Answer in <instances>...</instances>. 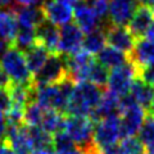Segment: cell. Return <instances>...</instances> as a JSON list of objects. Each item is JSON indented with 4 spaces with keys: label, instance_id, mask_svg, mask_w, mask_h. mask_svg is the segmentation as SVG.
I'll return each mask as SVG.
<instances>
[{
    "label": "cell",
    "instance_id": "obj_1",
    "mask_svg": "<svg viewBox=\"0 0 154 154\" xmlns=\"http://www.w3.org/2000/svg\"><path fill=\"white\" fill-rule=\"evenodd\" d=\"M75 82L71 79H66L54 85H33L32 100L40 104L42 108L66 112L67 105L73 93Z\"/></svg>",
    "mask_w": 154,
    "mask_h": 154
},
{
    "label": "cell",
    "instance_id": "obj_2",
    "mask_svg": "<svg viewBox=\"0 0 154 154\" xmlns=\"http://www.w3.org/2000/svg\"><path fill=\"white\" fill-rule=\"evenodd\" d=\"M102 96H103L102 88L89 82V81L76 84L66 112L69 116L90 117L91 112L99 104Z\"/></svg>",
    "mask_w": 154,
    "mask_h": 154
},
{
    "label": "cell",
    "instance_id": "obj_3",
    "mask_svg": "<svg viewBox=\"0 0 154 154\" xmlns=\"http://www.w3.org/2000/svg\"><path fill=\"white\" fill-rule=\"evenodd\" d=\"M0 66L11 79L12 85H22L28 88L33 86V76L28 69L25 53L18 48H9V50L0 58Z\"/></svg>",
    "mask_w": 154,
    "mask_h": 154
},
{
    "label": "cell",
    "instance_id": "obj_4",
    "mask_svg": "<svg viewBox=\"0 0 154 154\" xmlns=\"http://www.w3.org/2000/svg\"><path fill=\"white\" fill-rule=\"evenodd\" d=\"M94 127V122L91 121L90 117L69 116V117H66L63 131L73 141L76 148L82 149L89 154H96L93 144Z\"/></svg>",
    "mask_w": 154,
    "mask_h": 154
},
{
    "label": "cell",
    "instance_id": "obj_5",
    "mask_svg": "<svg viewBox=\"0 0 154 154\" xmlns=\"http://www.w3.org/2000/svg\"><path fill=\"white\" fill-rule=\"evenodd\" d=\"M145 109L140 107L130 94L121 98L119 119H121V136L131 137L139 132L145 121Z\"/></svg>",
    "mask_w": 154,
    "mask_h": 154
},
{
    "label": "cell",
    "instance_id": "obj_6",
    "mask_svg": "<svg viewBox=\"0 0 154 154\" xmlns=\"http://www.w3.org/2000/svg\"><path fill=\"white\" fill-rule=\"evenodd\" d=\"M139 69L131 60L121 67H117L110 71L108 76V88L112 93L117 94L119 98L130 94L134 81L137 79Z\"/></svg>",
    "mask_w": 154,
    "mask_h": 154
},
{
    "label": "cell",
    "instance_id": "obj_7",
    "mask_svg": "<svg viewBox=\"0 0 154 154\" xmlns=\"http://www.w3.org/2000/svg\"><path fill=\"white\" fill-rule=\"evenodd\" d=\"M68 79L66 57L51 54L42 69L33 77V85H54Z\"/></svg>",
    "mask_w": 154,
    "mask_h": 154
},
{
    "label": "cell",
    "instance_id": "obj_8",
    "mask_svg": "<svg viewBox=\"0 0 154 154\" xmlns=\"http://www.w3.org/2000/svg\"><path fill=\"white\" fill-rule=\"evenodd\" d=\"M119 137H121V119H119V116L108 117L96 122L93 135V144L95 146V150L117 144Z\"/></svg>",
    "mask_w": 154,
    "mask_h": 154
},
{
    "label": "cell",
    "instance_id": "obj_9",
    "mask_svg": "<svg viewBox=\"0 0 154 154\" xmlns=\"http://www.w3.org/2000/svg\"><path fill=\"white\" fill-rule=\"evenodd\" d=\"M94 57L81 50L71 57H66V66H67V75L75 84L85 82L89 81V76L93 66L95 64Z\"/></svg>",
    "mask_w": 154,
    "mask_h": 154
},
{
    "label": "cell",
    "instance_id": "obj_10",
    "mask_svg": "<svg viewBox=\"0 0 154 154\" xmlns=\"http://www.w3.org/2000/svg\"><path fill=\"white\" fill-rule=\"evenodd\" d=\"M84 32L76 23H68L59 30V45L58 53L64 57H71L82 50Z\"/></svg>",
    "mask_w": 154,
    "mask_h": 154
},
{
    "label": "cell",
    "instance_id": "obj_11",
    "mask_svg": "<svg viewBox=\"0 0 154 154\" xmlns=\"http://www.w3.org/2000/svg\"><path fill=\"white\" fill-rule=\"evenodd\" d=\"M104 30L109 46L126 53L127 55L131 54L132 49L135 48V44H136V38L134 37V35L130 32L128 28H126L125 26H116L108 23L104 27Z\"/></svg>",
    "mask_w": 154,
    "mask_h": 154
},
{
    "label": "cell",
    "instance_id": "obj_12",
    "mask_svg": "<svg viewBox=\"0 0 154 154\" xmlns=\"http://www.w3.org/2000/svg\"><path fill=\"white\" fill-rule=\"evenodd\" d=\"M73 16L76 25L81 28V31L84 33H90L100 27L107 26L100 21V18L98 17V14L95 13L94 8L91 7V4L88 0H80L76 4Z\"/></svg>",
    "mask_w": 154,
    "mask_h": 154
},
{
    "label": "cell",
    "instance_id": "obj_13",
    "mask_svg": "<svg viewBox=\"0 0 154 154\" xmlns=\"http://www.w3.org/2000/svg\"><path fill=\"white\" fill-rule=\"evenodd\" d=\"M4 141L16 152V154H32L35 150L26 125L7 126V135Z\"/></svg>",
    "mask_w": 154,
    "mask_h": 154
},
{
    "label": "cell",
    "instance_id": "obj_14",
    "mask_svg": "<svg viewBox=\"0 0 154 154\" xmlns=\"http://www.w3.org/2000/svg\"><path fill=\"white\" fill-rule=\"evenodd\" d=\"M137 7V0H109V23L116 26L128 25Z\"/></svg>",
    "mask_w": 154,
    "mask_h": 154
},
{
    "label": "cell",
    "instance_id": "obj_15",
    "mask_svg": "<svg viewBox=\"0 0 154 154\" xmlns=\"http://www.w3.org/2000/svg\"><path fill=\"white\" fill-rule=\"evenodd\" d=\"M154 23V11L145 4L139 5L136 12L128 22V30L136 40L146 37L149 30Z\"/></svg>",
    "mask_w": 154,
    "mask_h": 154
},
{
    "label": "cell",
    "instance_id": "obj_16",
    "mask_svg": "<svg viewBox=\"0 0 154 154\" xmlns=\"http://www.w3.org/2000/svg\"><path fill=\"white\" fill-rule=\"evenodd\" d=\"M45 19L54 26H66L73 18V9L66 4L57 3L54 0H45L41 5Z\"/></svg>",
    "mask_w": 154,
    "mask_h": 154
},
{
    "label": "cell",
    "instance_id": "obj_17",
    "mask_svg": "<svg viewBox=\"0 0 154 154\" xmlns=\"http://www.w3.org/2000/svg\"><path fill=\"white\" fill-rule=\"evenodd\" d=\"M11 11L16 14L19 28H28V30H37L46 19L42 13V9L38 7H23L16 4Z\"/></svg>",
    "mask_w": 154,
    "mask_h": 154
},
{
    "label": "cell",
    "instance_id": "obj_18",
    "mask_svg": "<svg viewBox=\"0 0 154 154\" xmlns=\"http://www.w3.org/2000/svg\"><path fill=\"white\" fill-rule=\"evenodd\" d=\"M119 105H121V98L117 94L112 93L110 90L103 91V96L99 104L90 114L91 121L99 122L104 118L119 116Z\"/></svg>",
    "mask_w": 154,
    "mask_h": 154
},
{
    "label": "cell",
    "instance_id": "obj_19",
    "mask_svg": "<svg viewBox=\"0 0 154 154\" xmlns=\"http://www.w3.org/2000/svg\"><path fill=\"white\" fill-rule=\"evenodd\" d=\"M128 58L137 69L154 64V40L148 37L137 40Z\"/></svg>",
    "mask_w": 154,
    "mask_h": 154
},
{
    "label": "cell",
    "instance_id": "obj_20",
    "mask_svg": "<svg viewBox=\"0 0 154 154\" xmlns=\"http://www.w3.org/2000/svg\"><path fill=\"white\" fill-rule=\"evenodd\" d=\"M36 40L41 44L50 54H59L58 45H59V30L57 26L45 21L36 30Z\"/></svg>",
    "mask_w": 154,
    "mask_h": 154
},
{
    "label": "cell",
    "instance_id": "obj_21",
    "mask_svg": "<svg viewBox=\"0 0 154 154\" xmlns=\"http://www.w3.org/2000/svg\"><path fill=\"white\" fill-rule=\"evenodd\" d=\"M23 53H25V58H26L28 69H30L33 77L42 69V67L45 66L48 59H49V57L51 55L50 53L41 44H38V42H36L33 46H31L30 49H27Z\"/></svg>",
    "mask_w": 154,
    "mask_h": 154
},
{
    "label": "cell",
    "instance_id": "obj_22",
    "mask_svg": "<svg viewBox=\"0 0 154 154\" xmlns=\"http://www.w3.org/2000/svg\"><path fill=\"white\" fill-rule=\"evenodd\" d=\"M130 95L132 96L134 100L140 107L148 110L154 100V88H152L150 85H148L146 82H144L141 79L137 77L131 86Z\"/></svg>",
    "mask_w": 154,
    "mask_h": 154
},
{
    "label": "cell",
    "instance_id": "obj_23",
    "mask_svg": "<svg viewBox=\"0 0 154 154\" xmlns=\"http://www.w3.org/2000/svg\"><path fill=\"white\" fill-rule=\"evenodd\" d=\"M98 63H100L105 68L114 69L117 67H121L125 63H127L130 60L128 55L126 53H123L118 49H114L112 46H105L104 49L96 55Z\"/></svg>",
    "mask_w": 154,
    "mask_h": 154
},
{
    "label": "cell",
    "instance_id": "obj_24",
    "mask_svg": "<svg viewBox=\"0 0 154 154\" xmlns=\"http://www.w3.org/2000/svg\"><path fill=\"white\" fill-rule=\"evenodd\" d=\"M18 22L17 17L13 13V11H0V37L9 42H14V38L18 32Z\"/></svg>",
    "mask_w": 154,
    "mask_h": 154
},
{
    "label": "cell",
    "instance_id": "obj_25",
    "mask_svg": "<svg viewBox=\"0 0 154 154\" xmlns=\"http://www.w3.org/2000/svg\"><path fill=\"white\" fill-rule=\"evenodd\" d=\"M104 27H100V28H98V30L90 32L85 36L82 50H85L86 53H89V54H91V55H94V54L98 55L99 53L104 49L105 42H107Z\"/></svg>",
    "mask_w": 154,
    "mask_h": 154
},
{
    "label": "cell",
    "instance_id": "obj_26",
    "mask_svg": "<svg viewBox=\"0 0 154 154\" xmlns=\"http://www.w3.org/2000/svg\"><path fill=\"white\" fill-rule=\"evenodd\" d=\"M64 122H66V117L62 112L46 109L44 119H42V123H41L40 127L44 130V131H46L48 134L55 135L58 132L63 131Z\"/></svg>",
    "mask_w": 154,
    "mask_h": 154
},
{
    "label": "cell",
    "instance_id": "obj_27",
    "mask_svg": "<svg viewBox=\"0 0 154 154\" xmlns=\"http://www.w3.org/2000/svg\"><path fill=\"white\" fill-rule=\"evenodd\" d=\"M46 109L42 108L40 104H37L35 100L28 103L25 110V117H23V125L28 127H40L44 119Z\"/></svg>",
    "mask_w": 154,
    "mask_h": 154
},
{
    "label": "cell",
    "instance_id": "obj_28",
    "mask_svg": "<svg viewBox=\"0 0 154 154\" xmlns=\"http://www.w3.org/2000/svg\"><path fill=\"white\" fill-rule=\"evenodd\" d=\"M37 42L36 40V30H28V28H18L17 36L14 38L13 46L18 48L19 50L26 51Z\"/></svg>",
    "mask_w": 154,
    "mask_h": 154
},
{
    "label": "cell",
    "instance_id": "obj_29",
    "mask_svg": "<svg viewBox=\"0 0 154 154\" xmlns=\"http://www.w3.org/2000/svg\"><path fill=\"white\" fill-rule=\"evenodd\" d=\"M28 132H30L31 140H32L33 148L35 149L54 148V144H53V136L50 134H48L46 131H44L41 127H28Z\"/></svg>",
    "mask_w": 154,
    "mask_h": 154
},
{
    "label": "cell",
    "instance_id": "obj_30",
    "mask_svg": "<svg viewBox=\"0 0 154 154\" xmlns=\"http://www.w3.org/2000/svg\"><path fill=\"white\" fill-rule=\"evenodd\" d=\"M139 139L148 148L154 146V116L149 114L139 130Z\"/></svg>",
    "mask_w": 154,
    "mask_h": 154
},
{
    "label": "cell",
    "instance_id": "obj_31",
    "mask_svg": "<svg viewBox=\"0 0 154 154\" xmlns=\"http://www.w3.org/2000/svg\"><path fill=\"white\" fill-rule=\"evenodd\" d=\"M118 145L121 154H145V145L139 137H123V140Z\"/></svg>",
    "mask_w": 154,
    "mask_h": 154
},
{
    "label": "cell",
    "instance_id": "obj_32",
    "mask_svg": "<svg viewBox=\"0 0 154 154\" xmlns=\"http://www.w3.org/2000/svg\"><path fill=\"white\" fill-rule=\"evenodd\" d=\"M108 76H109V73H108L107 68L103 67L100 63H98V62H95V64L93 66V68H91L90 76H89V82L103 89L104 86L108 84Z\"/></svg>",
    "mask_w": 154,
    "mask_h": 154
},
{
    "label": "cell",
    "instance_id": "obj_33",
    "mask_svg": "<svg viewBox=\"0 0 154 154\" xmlns=\"http://www.w3.org/2000/svg\"><path fill=\"white\" fill-rule=\"evenodd\" d=\"M53 144H54V150L57 153L58 152H67V150H71V149L76 148L73 141L71 140L69 136L64 131H60V132L54 135V137H53Z\"/></svg>",
    "mask_w": 154,
    "mask_h": 154
},
{
    "label": "cell",
    "instance_id": "obj_34",
    "mask_svg": "<svg viewBox=\"0 0 154 154\" xmlns=\"http://www.w3.org/2000/svg\"><path fill=\"white\" fill-rule=\"evenodd\" d=\"M91 4V7L94 8L95 13L98 14V17L100 18L104 25H108V13H109V2L108 0H88Z\"/></svg>",
    "mask_w": 154,
    "mask_h": 154
},
{
    "label": "cell",
    "instance_id": "obj_35",
    "mask_svg": "<svg viewBox=\"0 0 154 154\" xmlns=\"http://www.w3.org/2000/svg\"><path fill=\"white\" fill-rule=\"evenodd\" d=\"M12 105V96L9 89H0V113H7Z\"/></svg>",
    "mask_w": 154,
    "mask_h": 154
},
{
    "label": "cell",
    "instance_id": "obj_36",
    "mask_svg": "<svg viewBox=\"0 0 154 154\" xmlns=\"http://www.w3.org/2000/svg\"><path fill=\"white\" fill-rule=\"evenodd\" d=\"M139 79H141L144 82H146L148 85H150L152 88H154V64L146 66L144 68L139 69Z\"/></svg>",
    "mask_w": 154,
    "mask_h": 154
},
{
    "label": "cell",
    "instance_id": "obj_37",
    "mask_svg": "<svg viewBox=\"0 0 154 154\" xmlns=\"http://www.w3.org/2000/svg\"><path fill=\"white\" fill-rule=\"evenodd\" d=\"M11 86H12L11 79L5 73V71L2 68V66H0V89H9Z\"/></svg>",
    "mask_w": 154,
    "mask_h": 154
},
{
    "label": "cell",
    "instance_id": "obj_38",
    "mask_svg": "<svg viewBox=\"0 0 154 154\" xmlns=\"http://www.w3.org/2000/svg\"><path fill=\"white\" fill-rule=\"evenodd\" d=\"M7 135V121L4 117V113H0V144L5 140Z\"/></svg>",
    "mask_w": 154,
    "mask_h": 154
},
{
    "label": "cell",
    "instance_id": "obj_39",
    "mask_svg": "<svg viewBox=\"0 0 154 154\" xmlns=\"http://www.w3.org/2000/svg\"><path fill=\"white\" fill-rule=\"evenodd\" d=\"M45 0H16V4L23 7H37L38 4H42Z\"/></svg>",
    "mask_w": 154,
    "mask_h": 154
},
{
    "label": "cell",
    "instance_id": "obj_40",
    "mask_svg": "<svg viewBox=\"0 0 154 154\" xmlns=\"http://www.w3.org/2000/svg\"><path fill=\"white\" fill-rule=\"evenodd\" d=\"M11 46H13L12 42L4 40L3 37H0V58H2V57L9 50V48H11Z\"/></svg>",
    "mask_w": 154,
    "mask_h": 154
},
{
    "label": "cell",
    "instance_id": "obj_41",
    "mask_svg": "<svg viewBox=\"0 0 154 154\" xmlns=\"http://www.w3.org/2000/svg\"><path fill=\"white\" fill-rule=\"evenodd\" d=\"M0 154H16V152H14L5 141H3L0 144Z\"/></svg>",
    "mask_w": 154,
    "mask_h": 154
},
{
    "label": "cell",
    "instance_id": "obj_42",
    "mask_svg": "<svg viewBox=\"0 0 154 154\" xmlns=\"http://www.w3.org/2000/svg\"><path fill=\"white\" fill-rule=\"evenodd\" d=\"M54 148H40V149H35L32 152V154H54Z\"/></svg>",
    "mask_w": 154,
    "mask_h": 154
},
{
    "label": "cell",
    "instance_id": "obj_43",
    "mask_svg": "<svg viewBox=\"0 0 154 154\" xmlns=\"http://www.w3.org/2000/svg\"><path fill=\"white\" fill-rule=\"evenodd\" d=\"M55 154H89V153L82 150V149L75 148V149H71V150H67V152H58Z\"/></svg>",
    "mask_w": 154,
    "mask_h": 154
},
{
    "label": "cell",
    "instance_id": "obj_44",
    "mask_svg": "<svg viewBox=\"0 0 154 154\" xmlns=\"http://www.w3.org/2000/svg\"><path fill=\"white\" fill-rule=\"evenodd\" d=\"M54 2H57V3H60V4H66V5H69V7H72V5H76V4L79 3L80 0H54Z\"/></svg>",
    "mask_w": 154,
    "mask_h": 154
},
{
    "label": "cell",
    "instance_id": "obj_45",
    "mask_svg": "<svg viewBox=\"0 0 154 154\" xmlns=\"http://www.w3.org/2000/svg\"><path fill=\"white\" fill-rule=\"evenodd\" d=\"M0 2H2V5H4V7H7V8H13L14 5H16V0H0Z\"/></svg>",
    "mask_w": 154,
    "mask_h": 154
},
{
    "label": "cell",
    "instance_id": "obj_46",
    "mask_svg": "<svg viewBox=\"0 0 154 154\" xmlns=\"http://www.w3.org/2000/svg\"><path fill=\"white\" fill-rule=\"evenodd\" d=\"M144 3H145V5H148L149 8H152L154 11V0H143Z\"/></svg>",
    "mask_w": 154,
    "mask_h": 154
},
{
    "label": "cell",
    "instance_id": "obj_47",
    "mask_svg": "<svg viewBox=\"0 0 154 154\" xmlns=\"http://www.w3.org/2000/svg\"><path fill=\"white\" fill-rule=\"evenodd\" d=\"M148 112H149V114L154 116V100H153V103H152V105H150V108L148 109Z\"/></svg>",
    "mask_w": 154,
    "mask_h": 154
},
{
    "label": "cell",
    "instance_id": "obj_48",
    "mask_svg": "<svg viewBox=\"0 0 154 154\" xmlns=\"http://www.w3.org/2000/svg\"><path fill=\"white\" fill-rule=\"evenodd\" d=\"M148 152H149V154H154V146L148 148Z\"/></svg>",
    "mask_w": 154,
    "mask_h": 154
},
{
    "label": "cell",
    "instance_id": "obj_49",
    "mask_svg": "<svg viewBox=\"0 0 154 154\" xmlns=\"http://www.w3.org/2000/svg\"><path fill=\"white\" fill-rule=\"evenodd\" d=\"M137 2H143V0H137Z\"/></svg>",
    "mask_w": 154,
    "mask_h": 154
},
{
    "label": "cell",
    "instance_id": "obj_50",
    "mask_svg": "<svg viewBox=\"0 0 154 154\" xmlns=\"http://www.w3.org/2000/svg\"><path fill=\"white\" fill-rule=\"evenodd\" d=\"M0 5H2V2H0Z\"/></svg>",
    "mask_w": 154,
    "mask_h": 154
}]
</instances>
